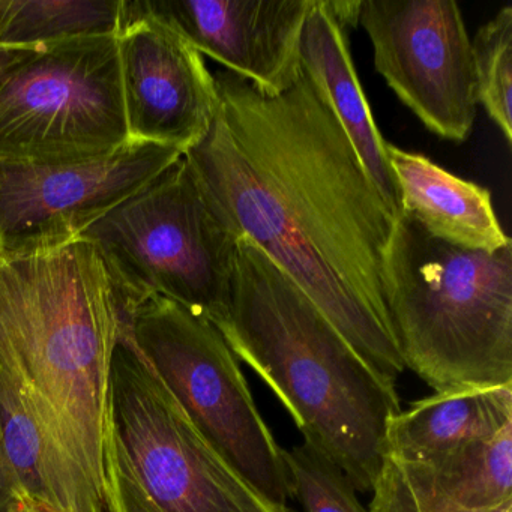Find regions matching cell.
I'll list each match as a JSON object with an SVG mask.
<instances>
[{"mask_svg":"<svg viewBox=\"0 0 512 512\" xmlns=\"http://www.w3.org/2000/svg\"><path fill=\"white\" fill-rule=\"evenodd\" d=\"M218 106L184 154L221 223L286 272L382 376L406 370L386 305L395 217L325 95L302 73L268 94L215 74Z\"/></svg>","mask_w":512,"mask_h":512,"instance_id":"obj_1","label":"cell"},{"mask_svg":"<svg viewBox=\"0 0 512 512\" xmlns=\"http://www.w3.org/2000/svg\"><path fill=\"white\" fill-rule=\"evenodd\" d=\"M212 325L280 398L304 443L340 467L356 491H373L389 419L401 412L395 382L247 239H238L226 313Z\"/></svg>","mask_w":512,"mask_h":512,"instance_id":"obj_2","label":"cell"},{"mask_svg":"<svg viewBox=\"0 0 512 512\" xmlns=\"http://www.w3.org/2000/svg\"><path fill=\"white\" fill-rule=\"evenodd\" d=\"M131 304L94 244L0 254V349L104 499L110 373Z\"/></svg>","mask_w":512,"mask_h":512,"instance_id":"obj_3","label":"cell"},{"mask_svg":"<svg viewBox=\"0 0 512 512\" xmlns=\"http://www.w3.org/2000/svg\"><path fill=\"white\" fill-rule=\"evenodd\" d=\"M383 281L404 365L434 391L512 386V244L466 250L400 214Z\"/></svg>","mask_w":512,"mask_h":512,"instance_id":"obj_4","label":"cell"},{"mask_svg":"<svg viewBox=\"0 0 512 512\" xmlns=\"http://www.w3.org/2000/svg\"><path fill=\"white\" fill-rule=\"evenodd\" d=\"M131 305L170 299L217 322L229 305L238 238L206 202L184 155L80 235Z\"/></svg>","mask_w":512,"mask_h":512,"instance_id":"obj_5","label":"cell"},{"mask_svg":"<svg viewBox=\"0 0 512 512\" xmlns=\"http://www.w3.org/2000/svg\"><path fill=\"white\" fill-rule=\"evenodd\" d=\"M128 142L115 35L0 47V163H79Z\"/></svg>","mask_w":512,"mask_h":512,"instance_id":"obj_6","label":"cell"},{"mask_svg":"<svg viewBox=\"0 0 512 512\" xmlns=\"http://www.w3.org/2000/svg\"><path fill=\"white\" fill-rule=\"evenodd\" d=\"M140 355L218 455L275 505L292 499V479L248 388L238 358L205 317L161 296L128 310Z\"/></svg>","mask_w":512,"mask_h":512,"instance_id":"obj_7","label":"cell"},{"mask_svg":"<svg viewBox=\"0 0 512 512\" xmlns=\"http://www.w3.org/2000/svg\"><path fill=\"white\" fill-rule=\"evenodd\" d=\"M110 424L163 512H295L260 496L206 442L134 346L127 320L110 373Z\"/></svg>","mask_w":512,"mask_h":512,"instance_id":"obj_8","label":"cell"},{"mask_svg":"<svg viewBox=\"0 0 512 512\" xmlns=\"http://www.w3.org/2000/svg\"><path fill=\"white\" fill-rule=\"evenodd\" d=\"M374 67L436 136L467 140L478 112L472 40L454 0H362Z\"/></svg>","mask_w":512,"mask_h":512,"instance_id":"obj_9","label":"cell"},{"mask_svg":"<svg viewBox=\"0 0 512 512\" xmlns=\"http://www.w3.org/2000/svg\"><path fill=\"white\" fill-rule=\"evenodd\" d=\"M182 155L169 146L128 142L79 163H0V254L25 256L76 241Z\"/></svg>","mask_w":512,"mask_h":512,"instance_id":"obj_10","label":"cell"},{"mask_svg":"<svg viewBox=\"0 0 512 512\" xmlns=\"http://www.w3.org/2000/svg\"><path fill=\"white\" fill-rule=\"evenodd\" d=\"M118 41L122 100L130 142L185 154L217 113L215 79L203 56L178 32L124 0Z\"/></svg>","mask_w":512,"mask_h":512,"instance_id":"obj_11","label":"cell"},{"mask_svg":"<svg viewBox=\"0 0 512 512\" xmlns=\"http://www.w3.org/2000/svg\"><path fill=\"white\" fill-rule=\"evenodd\" d=\"M317 0H140L149 16L268 94L302 76L301 37Z\"/></svg>","mask_w":512,"mask_h":512,"instance_id":"obj_12","label":"cell"},{"mask_svg":"<svg viewBox=\"0 0 512 512\" xmlns=\"http://www.w3.org/2000/svg\"><path fill=\"white\" fill-rule=\"evenodd\" d=\"M370 512H511L512 427L430 460L383 457Z\"/></svg>","mask_w":512,"mask_h":512,"instance_id":"obj_13","label":"cell"},{"mask_svg":"<svg viewBox=\"0 0 512 512\" xmlns=\"http://www.w3.org/2000/svg\"><path fill=\"white\" fill-rule=\"evenodd\" d=\"M0 445L20 487L64 512H106L71 458L58 425L13 359L0 349Z\"/></svg>","mask_w":512,"mask_h":512,"instance_id":"obj_14","label":"cell"},{"mask_svg":"<svg viewBox=\"0 0 512 512\" xmlns=\"http://www.w3.org/2000/svg\"><path fill=\"white\" fill-rule=\"evenodd\" d=\"M347 29L317 0L301 37L302 71L325 95L335 118L349 137L365 172L395 217H400V194L388 161V143L371 115L350 56Z\"/></svg>","mask_w":512,"mask_h":512,"instance_id":"obj_15","label":"cell"},{"mask_svg":"<svg viewBox=\"0 0 512 512\" xmlns=\"http://www.w3.org/2000/svg\"><path fill=\"white\" fill-rule=\"evenodd\" d=\"M389 166L400 194L401 214L428 235L455 247L497 251L511 245L487 188L464 181L422 154L388 143Z\"/></svg>","mask_w":512,"mask_h":512,"instance_id":"obj_16","label":"cell"},{"mask_svg":"<svg viewBox=\"0 0 512 512\" xmlns=\"http://www.w3.org/2000/svg\"><path fill=\"white\" fill-rule=\"evenodd\" d=\"M512 427V386L436 392L392 416L383 457L430 460Z\"/></svg>","mask_w":512,"mask_h":512,"instance_id":"obj_17","label":"cell"},{"mask_svg":"<svg viewBox=\"0 0 512 512\" xmlns=\"http://www.w3.org/2000/svg\"><path fill=\"white\" fill-rule=\"evenodd\" d=\"M122 4L124 0H0V47L116 37Z\"/></svg>","mask_w":512,"mask_h":512,"instance_id":"obj_18","label":"cell"},{"mask_svg":"<svg viewBox=\"0 0 512 512\" xmlns=\"http://www.w3.org/2000/svg\"><path fill=\"white\" fill-rule=\"evenodd\" d=\"M476 95L506 143H512V7H503L472 40Z\"/></svg>","mask_w":512,"mask_h":512,"instance_id":"obj_19","label":"cell"},{"mask_svg":"<svg viewBox=\"0 0 512 512\" xmlns=\"http://www.w3.org/2000/svg\"><path fill=\"white\" fill-rule=\"evenodd\" d=\"M293 497L305 512H370L364 508L346 473L307 443L284 451Z\"/></svg>","mask_w":512,"mask_h":512,"instance_id":"obj_20","label":"cell"},{"mask_svg":"<svg viewBox=\"0 0 512 512\" xmlns=\"http://www.w3.org/2000/svg\"><path fill=\"white\" fill-rule=\"evenodd\" d=\"M104 508L109 512H163L134 475L112 428L106 445Z\"/></svg>","mask_w":512,"mask_h":512,"instance_id":"obj_21","label":"cell"},{"mask_svg":"<svg viewBox=\"0 0 512 512\" xmlns=\"http://www.w3.org/2000/svg\"><path fill=\"white\" fill-rule=\"evenodd\" d=\"M22 490L19 479L14 475L13 469L5 457L4 449L0 445V512H10Z\"/></svg>","mask_w":512,"mask_h":512,"instance_id":"obj_22","label":"cell"},{"mask_svg":"<svg viewBox=\"0 0 512 512\" xmlns=\"http://www.w3.org/2000/svg\"><path fill=\"white\" fill-rule=\"evenodd\" d=\"M10 512H64L55 506L49 505L44 500L37 499V497L29 494L28 491L22 490L14 502L13 508Z\"/></svg>","mask_w":512,"mask_h":512,"instance_id":"obj_23","label":"cell"}]
</instances>
